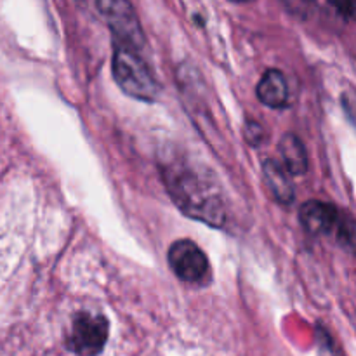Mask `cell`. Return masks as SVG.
<instances>
[{
  "instance_id": "cell-9",
  "label": "cell",
  "mask_w": 356,
  "mask_h": 356,
  "mask_svg": "<svg viewBox=\"0 0 356 356\" xmlns=\"http://www.w3.org/2000/svg\"><path fill=\"white\" fill-rule=\"evenodd\" d=\"M278 149H280L285 172L292 174V176H301L308 170V155H306L305 145L298 136L285 134L278 145Z\"/></svg>"
},
{
  "instance_id": "cell-4",
  "label": "cell",
  "mask_w": 356,
  "mask_h": 356,
  "mask_svg": "<svg viewBox=\"0 0 356 356\" xmlns=\"http://www.w3.org/2000/svg\"><path fill=\"white\" fill-rule=\"evenodd\" d=\"M110 323L103 315L82 312L75 316L68 348L79 356H97L108 341Z\"/></svg>"
},
{
  "instance_id": "cell-5",
  "label": "cell",
  "mask_w": 356,
  "mask_h": 356,
  "mask_svg": "<svg viewBox=\"0 0 356 356\" xmlns=\"http://www.w3.org/2000/svg\"><path fill=\"white\" fill-rule=\"evenodd\" d=\"M167 259L174 275L188 284H200L209 275L207 256L191 240L184 238L174 242L167 254Z\"/></svg>"
},
{
  "instance_id": "cell-6",
  "label": "cell",
  "mask_w": 356,
  "mask_h": 356,
  "mask_svg": "<svg viewBox=\"0 0 356 356\" xmlns=\"http://www.w3.org/2000/svg\"><path fill=\"white\" fill-rule=\"evenodd\" d=\"M341 214L336 205L320 200H309L299 211V221L312 235H329L336 226H341Z\"/></svg>"
},
{
  "instance_id": "cell-10",
  "label": "cell",
  "mask_w": 356,
  "mask_h": 356,
  "mask_svg": "<svg viewBox=\"0 0 356 356\" xmlns=\"http://www.w3.org/2000/svg\"><path fill=\"white\" fill-rule=\"evenodd\" d=\"M245 138L247 141L252 143V145H257L261 143V125L256 124V122H249L245 129Z\"/></svg>"
},
{
  "instance_id": "cell-1",
  "label": "cell",
  "mask_w": 356,
  "mask_h": 356,
  "mask_svg": "<svg viewBox=\"0 0 356 356\" xmlns=\"http://www.w3.org/2000/svg\"><path fill=\"white\" fill-rule=\"evenodd\" d=\"M163 179L174 204L184 214L216 228L225 225V205L218 186L212 181H207L191 167L177 162L163 169Z\"/></svg>"
},
{
  "instance_id": "cell-3",
  "label": "cell",
  "mask_w": 356,
  "mask_h": 356,
  "mask_svg": "<svg viewBox=\"0 0 356 356\" xmlns=\"http://www.w3.org/2000/svg\"><path fill=\"white\" fill-rule=\"evenodd\" d=\"M96 7L113 31L118 42L117 47H129L134 49V51L143 47L145 37H143L141 24H139L136 10L131 3L122 2V0L120 2L101 0L96 3Z\"/></svg>"
},
{
  "instance_id": "cell-8",
  "label": "cell",
  "mask_w": 356,
  "mask_h": 356,
  "mask_svg": "<svg viewBox=\"0 0 356 356\" xmlns=\"http://www.w3.org/2000/svg\"><path fill=\"white\" fill-rule=\"evenodd\" d=\"M263 176L271 197L278 204L289 205L294 202V184L291 183L287 172H285L280 163L275 162V160H264Z\"/></svg>"
},
{
  "instance_id": "cell-7",
  "label": "cell",
  "mask_w": 356,
  "mask_h": 356,
  "mask_svg": "<svg viewBox=\"0 0 356 356\" xmlns=\"http://www.w3.org/2000/svg\"><path fill=\"white\" fill-rule=\"evenodd\" d=\"M257 99L268 108L282 110L289 104V83L280 70H268L257 83Z\"/></svg>"
},
{
  "instance_id": "cell-2",
  "label": "cell",
  "mask_w": 356,
  "mask_h": 356,
  "mask_svg": "<svg viewBox=\"0 0 356 356\" xmlns=\"http://www.w3.org/2000/svg\"><path fill=\"white\" fill-rule=\"evenodd\" d=\"M111 73L118 87L134 99L155 101L159 97V82L149 70L148 63L134 49H115L113 59H111Z\"/></svg>"
}]
</instances>
